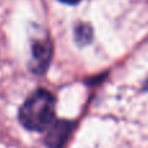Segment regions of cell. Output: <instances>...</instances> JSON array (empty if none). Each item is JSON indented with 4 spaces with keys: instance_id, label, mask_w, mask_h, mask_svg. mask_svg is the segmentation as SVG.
<instances>
[{
    "instance_id": "2",
    "label": "cell",
    "mask_w": 148,
    "mask_h": 148,
    "mask_svg": "<svg viewBox=\"0 0 148 148\" xmlns=\"http://www.w3.org/2000/svg\"><path fill=\"white\" fill-rule=\"evenodd\" d=\"M53 53V46L49 39L46 40H36L31 48V64L30 69L35 74H43L49 66Z\"/></svg>"
},
{
    "instance_id": "3",
    "label": "cell",
    "mask_w": 148,
    "mask_h": 148,
    "mask_svg": "<svg viewBox=\"0 0 148 148\" xmlns=\"http://www.w3.org/2000/svg\"><path fill=\"white\" fill-rule=\"evenodd\" d=\"M74 123L66 120L53 122L48 127L46 136V146L48 148H62L72 134Z\"/></svg>"
},
{
    "instance_id": "4",
    "label": "cell",
    "mask_w": 148,
    "mask_h": 148,
    "mask_svg": "<svg viewBox=\"0 0 148 148\" xmlns=\"http://www.w3.org/2000/svg\"><path fill=\"white\" fill-rule=\"evenodd\" d=\"M74 38L79 46H86L92 40V27L88 23H78L74 29Z\"/></svg>"
},
{
    "instance_id": "1",
    "label": "cell",
    "mask_w": 148,
    "mask_h": 148,
    "mask_svg": "<svg viewBox=\"0 0 148 148\" xmlns=\"http://www.w3.org/2000/svg\"><path fill=\"white\" fill-rule=\"evenodd\" d=\"M56 100L49 91L39 88L30 95L18 112L21 125L31 131H43L55 122Z\"/></svg>"
},
{
    "instance_id": "5",
    "label": "cell",
    "mask_w": 148,
    "mask_h": 148,
    "mask_svg": "<svg viewBox=\"0 0 148 148\" xmlns=\"http://www.w3.org/2000/svg\"><path fill=\"white\" fill-rule=\"evenodd\" d=\"M61 3H64V4H69V5H75L78 4L81 0H60Z\"/></svg>"
}]
</instances>
